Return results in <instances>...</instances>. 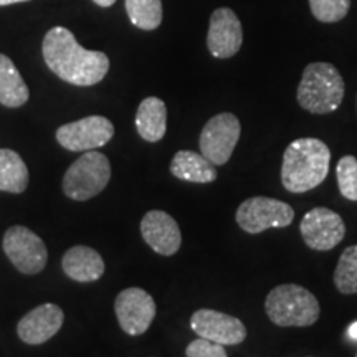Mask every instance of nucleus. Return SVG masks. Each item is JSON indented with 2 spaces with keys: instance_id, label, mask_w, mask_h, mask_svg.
Here are the masks:
<instances>
[{
  "instance_id": "obj_13",
  "label": "nucleus",
  "mask_w": 357,
  "mask_h": 357,
  "mask_svg": "<svg viewBox=\"0 0 357 357\" xmlns=\"http://www.w3.org/2000/svg\"><path fill=\"white\" fill-rule=\"evenodd\" d=\"M243 43V29L231 8L222 7L213 10L208 24L207 48L215 58L225 60L240 52Z\"/></svg>"
},
{
  "instance_id": "obj_4",
  "label": "nucleus",
  "mask_w": 357,
  "mask_h": 357,
  "mask_svg": "<svg viewBox=\"0 0 357 357\" xmlns=\"http://www.w3.org/2000/svg\"><path fill=\"white\" fill-rule=\"evenodd\" d=\"M265 311L270 321L281 328H306L319 318V301L300 284H278L268 293Z\"/></svg>"
},
{
  "instance_id": "obj_14",
  "label": "nucleus",
  "mask_w": 357,
  "mask_h": 357,
  "mask_svg": "<svg viewBox=\"0 0 357 357\" xmlns=\"http://www.w3.org/2000/svg\"><path fill=\"white\" fill-rule=\"evenodd\" d=\"M141 235L155 253L164 257L176 255L182 243L177 222L162 211H151L142 217Z\"/></svg>"
},
{
  "instance_id": "obj_16",
  "label": "nucleus",
  "mask_w": 357,
  "mask_h": 357,
  "mask_svg": "<svg viewBox=\"0 0 357 357\" xmlns=\"http://www.w3.org/2000/svg\"><path fill=\"white\" fill-rule=\"evenodd\" d=\"M61 266L66 276L79 283L100 280L105 273V261L96 250L89 247H73L63 255Z\"/></svg>"
},
{
  "instance_id": "obj_6",
  "label": "nucleus",
  "mask_w": 357,
  "mask_h": 357,
  "mask_svg": "<svg viewBox=\"0 0 357 357\" xmlns=\"http://www.w3.org/2000/svg\"><path fill=\"white\" fill-rule=\"evenodd\" d=\"M294 211L291 205L271 197L247 199L236 211L235 220L247 234L257 235L268 229H284L291 225Z\"/></svg>"
},
{
  "instance_id": "obj_5",
  "label": "nucleus",
  "mask_w": 357,
  "mask_h": 357,
  "mask_svg": "<svg viewBox=\"0 0 357 357\" xmlns=\"http://www.w3.org/2000/svg\"><path fill=\"white\" fill-rule=\"evenodd\" d=\"M109 178L111 166L108 158L98 151H86L65 172L63 192L66 197L83 202L101 194Z\"/></svg>"
},
{
  "instance_id": "obj_22",
  "label": "nucleus",
  "mask_w": 357,
  "mask_h": 357,
  "mask_svg": "<svg viewBox=\"0 0 357 357\" xmlns=\"http://www.w3.org/2000/svg\"><path fill=\"white\" fill-rule=\"evenodd\" d=\"M334 284L341 294L357 293V245H351L339 257Z\"/></svg>"
},
{
  "instance_id": "obj_26",
  "label": "nucleus",
  "mask_w": 357,
  "mask_h": 357,
  "mask_svg": "<svg viewBox=\"0 0 357 357\" xmlns=\"http://www.w3.org/2000/svg\"><path fill=\"white\" fill-rule=\"evenodd\" d=\"M347 336H349L351 339H356L357 341V321H354V323L347 328Z\"/></svg>"
},
{
  "instance_id": "obj_23",
  "label": "nucleus",
  "mask_w": 357,
  "mask_h": 357,
  "mask_svg": "<svg viewBox=\"0 0 357 357\" xmlns=\"http://www.w3.org/2000/svg\"><path fill=\"white\" fill-rule=\"evenodd\" d=\"M336 177L342 197L357 202V159L354 155H344L339 159Z\"/></svg>"
},
{
  "instance_id": "obj_20",
  "label": "nucleus",
  "mask_w": 357,
  "mask_h": 357,
  "mask_svg": "<svg viewBox=\"0 0 357 357\" xmlns=\"http://www.w3.org/2000/svg\"><path fill=\"white\" fill-rule=\"evenodd\" d=\"M29 185V169L15 151L0 149V190L22 194Z\"/></svg>"
},
{
  "instance_id": "obj_10",
  "label": "nucleus",
  "mask_w": 357,
  "mask_h": 357,
  "mask_svg": "<svg viewBox=\"0 0 357 357\" xmlns=\"http://www.w3.org/2000/svg\"><path fill=\"white\" fill-rule=\"evenodd\" d=\"M301 236L305 243L316 252H328L344 240L346 225L341 215L331 208L316 207L303 217Z\"/></svg>"
},
{
  "instance_id": "obj_15",
  "label": "nucleus",
  "mask_w": 357,
  "mask_h": 357,
  "mask_svg": "<svg viewBox=\"0 0 357 357\" xmlns=\"http://www.w3.org/2000/svg\"><path fill=\"white\" fill-rule=\"evenodd\" d=\"M63 324V311L60 306L52 305H40L33 307L29 314L19 321L17 333L22 341L26 344L38 346L47 342L61 329Z\"/></svg>"
},
{
  "instance_id": "obj_21",
  "label": "nucleus",
  "mask_w": 357,
  "mask_h": 357,
  "mask_svg": "<svg viewBox=\"0 0 357 357\" xmlns=\"http://www.w3.org/2000/svg\"><path fill=\"white\" fill-rule=\"evenodd\" d=\"M126 12L131 24L141 30H155L162 22L160 0H126Z\"/></svg>"
},
{
  "instance_id": "obj_11",
  "label": "nucleus",
  "mask_w": 357,
  "mask_h": 357,
  "mask_svg": "<svg viewBox=\"0 0 357 357\" xmlns=\"http://www.w3.org/2000/svg\"><path fill=\"white\" fill-rule=\"evenodd\" d=\"M114 311L119 326L129 336L144 334L155 318V303L149 293L141 288H128L118 294Z\"/></svg>"
},
{
  "instance_id": "obj_12",
  "label": "nucleus",
  "mask_w": 357,
  "mask_h": 357,
  "mask_svg": "<svg viewBox=\"0 0 357 357\" xmlns=\"http://www.w3.org/2000/svg\"><path fill=\"white\" fill-rule=\"evenodd\" d=\"M190 328L199 337L222 346H236L247 337V328L235 316L215 310H199L192 314Z\"/></svg>"
},
{
  "instance_id": "obj_19",
  "label": "nucleus",
  "mask_w": 357,
  "mask_h": 357,
  "mask_svg": "<svg viewBox=\"0 0 357 357\" xmlns=\"http://www.w3.org/2000/svg\"><path fill=\"white\" fill-rule=\"evenodd\" d=\"M29 86L10 58L0 53V102L7 108H20L29 101Z\"/></svg>"
},
{
  "instance_id": "obj_18",
  "label": "nucleus",
  "mask_w": 357,
  "mask_h": 357,
  "mask_svg": "<svg viewBox=\"0 0 357 357\" xmlns=\"http://www.w3.org/2000/svg\"><path fill=\"white\" fill-rule=\"evenodd\" d=\"M171 172L174 177L194 184H211L217 178L215 166L194 151H178L171 162Z\"/></svg>"
},
{
  "instance_id": "obj_24",
  "label": "nucleus",
  "mask_w": 357,
  "mask_h": 357,
  "mask_svg": "<svg viewBox=\"0 0 357 357\" xmlns=\"http://www.w3.org/2000/svg\"><path fill=\"white\" fill-rule=\"evenodd\" d=\"M310 7L316 20L323 24H334L347 15L351 0H310Z\"/></svg>"
},
{
  "instance_id": "obj_8",
  "label": "nucleus",
  "mask_w": 357,
  "mask_h": 357,
  "mask_svg": "<svg viewBox=\"0 0 357 357\" xmlns=\"http://www.w3.org/2000/svg\"><path fill=\"white\" fill-rule=\"evenodd\" d=\"M3 252L22 273L37 275L48 260L43 240L26 227H10L3 235Z\"/></svg>"
},
{
  "instance_id": "obj_3",
  "label": "nucleus",
  "mask_w": 357,
  "mask_h": 357,
  "mask_svg": "<svg viewBox=\"0 0 357 357\" xmlns=\"http://www.w3.org/2000/svg\"><path fill=\"white\" fill-rule=\"evenodd\" d=\"M344 91V79L336 66L316 61L303 71L296 93L298 105L311 114H328L341 106Z\"/></svg>"
},
{
  "instance_id": "obj_2",
  "label": "nucleus",
  "mask_w": 357,
  "mask_h": 357,
  "mask_svg": "<svg viewBox=\"0 0 357 357\" xmlns=\"http://www.w3.org/2000/svg\"><path fill=\"white\" fill-rule=\"evenodd\" d=\"M331 151L316 137H300L287 147L281 166V182L291 194L316 189L328 177Z\"/></svg>"
},
{
  "instance_id": "obj_9",
  "label": "nucleus",
  "mask_w": 357,
  "mask_h": 357,
  "mask_svg": "<svg viewBox=\"0 0 357 357\" xmlns=\"http://www.w3.org/2000/svg\"><path fill=\"white\" fill-rule=\"evenodd\" d=\"M114 136V126L105 116H88L79 121L58 128L56 141L73 153H86L108 144Z\"/></svg>"
},
{
  "instance_id": "obj_17",
  "label": "nucleus",
  "mask_w": 357,
  "mask_h": 357,
  "mask_svg": "<svg viewBox=\"0 0 357 357\" xmlns=\"http://www.w3.org/2000/svg\"><path fill=\"white\" fill-rule=\"evenodd\" d=\"M136 128L139 136L147 142H158L162 139L167 131L166 102L155 96L146 98L137 108Z\"/></svg>"
},
{
  "instance_id": "obj_27",
  "label": "nucleus",
  "mask_w": 357,
  "mask_h": 357,
  "mask_svg": "<svg viewBox=\"0 0 357 357\" xmlns=\"http://www.w3.org/2000/svg\"><path fill=\"white\" fill-rule=\"evenodd\" d=\"M93 2H95L96 6H100V7H111L116 2V0H93Z\"/></svg>"
},
{
  "instance_id": "obj_28",
  "label": "nucleus",
  "mask_w": 357,
  "mask_h": 357,
  "mask_svg": "<svg viewBox=\"0 0 357 357\" xmlns=\"http://www.w3.org/2000/svg\"><path fill=\"white\" fill-rule=\"evenodd\" d=\"M17 2H26V0H0V6H10V3Z\"/></svg>"
},
{
  "instance_id": "obj_25",
  "label": "nucleus",
  "mask_w": 357,
  "mask_h": 357,
  "mask_svg": "<svg viewBox=\"0 0 357 357\" xmlns=\"http://www.w3.org/2000/svg\"><path fill=\"white\" fill-rule=\"evenodd\" d=\"M185 356L187 357H227V351H225V346L199 337L187 346Z\"/></svg>"
},
{
  "instance_id": "obj_1",
  "label": "nucleus",
  "mask_w": 357,
  "mask_h": 357,
  "mask_svg": "<svg viewBox=\"0 0 357 357\" xmlns=\"http://www.w3.org/2000/svg\"><path fill=\"white\" fill-rule=\"evenodd\" d=\"M45 63L58 78L77 86H93L106 77L109 58L102 52L86 50L65 26L48 30L43 38Z\"/></svg>"
},
{
  "instance_id": "obj_7",
  "label": "nucleus",
  "mask_w": 357,
  "mask_h": 357,
  "mask_svg": "<svg viewBox=\"0 0 357 357\" xmlns=\"http://www.w3.org/2000/svg\"><path fill=\"white\" fill-rule=\"evenodd\" d=\"M238 118L231 113H220L205 123L200 132V154L207 158L213 166H223L234 154L236 142L240 139Z\"/></svg>"
}]
</instances>
